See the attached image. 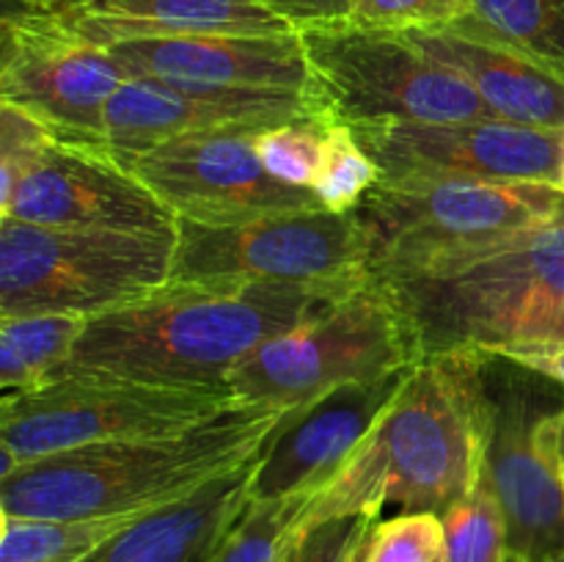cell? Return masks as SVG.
Returning <instances> with one entry per match:
<instances>
[{
  "mask_svg": "<svg viewBox=\"0 0 564 562\" xmlns=\"http://www.w3.org/2000/svg\"><path fill=\"white\" fill-rule=\"evenodd\" d=\"M352 292L169 279L135 301L86 320L75 350L55 378L229 391V375L253 350L319 317Z\"/></svg>",
  "mask_w": 564,
  "mask_h": 562,
  "instance_id": "6da1fadb",
  "label": "cell"
},
{
  "mask_svg": "<svg viewBox=\"0 0 564 562\" xmlns=\"http://www.w3.org/2000/svg\"><path fill=\"white\" fill-rule=\"evenodd\" d=\"M479 353L422 358L303 523L380 518L383 507L444 518L485 477L488 389Z\"/></svg>",
  "mask_w": 564,
  "mask_h": 562,
  "instance_id": "7a4b0ae2",
  "label": "cell"
},
{
  "mask_svg": "<svg viewBox=\"0 0 564 562\" xmlns=\"http://www.w3.org/2000/svg\"><path fill=\"white\" fill-rule=\"evenodd\" d=\"M378 281L411 325L422 358H512L564 347V224L441 253Z\"/></svg>",
  "mask_w": 564,
  "mask_h": 562,
  "instance_id": "3957f363",
  "label": "cell"
},
{
  "mask_svg": "<svg viewBox=\"0 0 564 562\" xmlns=\"http://www.w3.org/2000/svg\"><path fill=\"white\" fill-rule=\"evenodd\" d=\"M284 413L237 402L176 433L39 457L0 477V507L3 516L53 521L147 516L259 455Z\"/></svg>",
  "mask_w": 564,
  "mask_h": 562,
  "instance_id": "277c9868",
  "label": "cell"
},
{
  "mask_svg": "<svg viewBox=\"0 0 564 562\" xmlns=\"http://www.w3.org/2000/svg\"><path fill=\"white\" fill-rule=\"evenodd\" d=\"M174 235L53 229L0 218V317H97L171 279Z\"/></svg>",
  "mask_w": 564,
  "mask_h": 562,
  "instance_id": "5b68a950",
  "label": "cell"
},
{
  "mask_svg": "<svg viewBox=\"0 0 564 562\" xmlns=\"http://www.w3.org/2000/svg\"><path fill=\"white\" fill-rule=\"evenodd\" d=\"M419 361L411 325L391 292L372 279L301 328L264 342L229 375V391L246 406L290 411Z\"/></svg>",
  "mask_w": 564,
  "mask_h": 562,
  "instance_id": "8992f818",
  "label": "cell"
},
{
  "mask_svg": "<svg viewBox=\"0 0 564 562\" xmlns=\"http://www.w3.org/2000/svg\"><path fill=\"white\" fill-rule=\"evenodd\" d=\"M356 215L369 235L372 279H389L441 253L564 224V191L538 182H378Z\"/></svg>",
  "mask_w": 564,
  "mask_h": 562,
  "instance_id": "52a82bcc",
  "label": "cell"
},
{
  "mask_svg": "<svg viewBox=\"0 0 564 562\" xmlns=\"http://www.w3.org/2000/svg\"><path fill=\"white\" fill-rule=\"evenodd\" d=\"M482 372L485 479L505 516L510 562H551L564 554V479L556 446L564 389L505 356H485Z\"/></svg>",
  "mask_w": 564,
  "mask_h": 562,
  "instance_id": "ba28073f",
  "label": "cell"
},
{
  "mask_svg": "<svg viewBox=\"0 0 564 562\" xmlns=\"http://www.w3.org/2000/svg\"><path fill=\"white\" fill-rule=\"evenodd\" d=\"M237 406L229 391L171 389L113 378H55L3 395L0 477L22 463L105 441L176 433Z\"/></svg>",
  "mask_w": 564,
  "mask_h": 562,
  "instance_id": "9c48e42d",
  "label": "cell"
},
{
  "mask_svg": "<svg viewBox=\"0 0 564 562\" xmlns=\"http://www.w3.org/2000/svg\"><path fill=\"white\" fill-rule=\"evenodd\" d=\"M319 99L334 125L471 121L488 108L471 83L441 64L411 33L356 22L301 31Z\"/></svg>",
  "mask_w": 564,
  "mask_h": 562,
  "instance_id": "30bf717a",
  "label": "cell"
},
{
  "mask_svg": "<svg viewBox=\"0 0 564 562\" xmlns=\"http://www.w3.org/2000/svg\"><path fill=\"white\" fill-rule=\"evenodd\" d=\"M171 279L358 290L372 281L369 235L356 213L268 215L242 224L176 220Z\"/></svg>",
  "mask_w": 564,
  "mask_h": 562,
  "instance_id": "8fae6325",
  "label": "cell"
},
{
  "mask_svg": "<svg viewBox=\"0 0 564 562\" xmlns=\"http://www.w3.org/2000/svg\"><path fill=\"white\" fill-rule=\"evenodd\" d=\"M259 132L218 130L116 154L176 220L224 226L268 215L325 209L308 187L275 180L257 154Z\"/></svg>",
  "mask_w": 564,
  "mask_h": 562,
  "instance_id": "7c38bea8",
  "label": "cell"
},
{
  "mask_svg": "<svg viewBox=\"0 0 564 562\" xmlns=\"http://www.w3.org/2000/svg\"><path fill=\"white\" fill-rule=\"evenodd\" d=\"M380 182H538L562 187L564 127L501 119L380 121L352 127Z\"/></svg>",
  "mask_w": 564,
  "mask_h": 562,
  "instance_id": "4fadbf2b",
  "label": "cell"
},
{
  "mask_svg": "<svg viewBox=\"0 0 564 562\" xmlns=\"http://www.w3.org/2000/svg\"><path fill=\"white\" fill-rule=\"evenodd\" d=\"M0 25V102L31 116L55 141L108 149L105 114L127 80L113 53L22 17H3Z\"/></svg>",
  "mask_w": 564,
  "mask_h": 562,
  "instance_id": "5bb4252c",
  "label": "cell"
},
{
  "mask_svg": "<svg viewBox=\"0 0 564 562\" xmlns=\"http://www.w3.org/2000/svg\"><path fill=\"white\" fill-rule=\"evenodd\" d=\"M0 218L86 231L174 235L165 204L108 149L77 147L53 136L0 193Z\"/></svg>",
  "mask_w": 564,
  "mask_h": 562,
  "instance_id": "9a60e30c",
  "label": "cell"
},
{
  "mask_svg": "<svg viewBox=\"0 0 564 562\" xmlns=\"http://www.w3.org/2000/svg\"><path fill=\"white\" fill-rule=\"evenodd\" d=\"M303 119L334 125L323 105L303 94L127 77L105 114V141L113 154H132L193 132H264Z\"/></svg>",
  "mask_w": 564,
  "mask_h": 562,
  "instance_id": "2e32d148",
  "label": "cell"
},
{
  "mask_svg": "<svg viewBox=\"0 0 564 562\" xmlns=\"http://www.w3.org/2000/svg\"><path fill=\"white\" fill-rule=\"evenodd\" d=\"M408 375L411 369L367 383H347L306 406L290 408L259 452L251 499L323 490L400 395Z\"/></svg>",
  "mask_w": 564,
  "mask_h": 562,
  "instance_id": "e0dca14e",
  "label": "cell"
},
{
  "mask_svg": "<svg viewBox=\"0 0 564 562\" xmlns=\"http://www.w3.org/2000/svg\"><path fill=\"white\" fill-rule=\"evenodd\" d=\"M108 50L127 77H163L248 91L303 94L323 105L301 31L185 33L132 39Z\"/></svg>",
  "mask_w": 564,
  "mask_h": 562,
  "instance_id": "ac0fdd59",
  "label": "cell"
},
{
  "mask_svg": "<svg viewBox=\"0 0 564 562\" xmlns=\"http://www.w3.org/2000/svg\"><path fill=\"white\" fill-rule=\"evenodd\" d=\"M3 17H22L99 47L185 33L295 31L262 0H3Z\"/></svg>",
  "mask_w": 564,
  "mask_h": 562,
  "instance_id": "d6986e66",
  "label": "cell"
},
{
  "mask_svg": "<svg viewBox=\"0 0 564 562\" xmlns=\"http://www.w3.org/2000/svg\"><path fill=\"white\" fill-rule=\"evenodd\" d=\"M257 461L259 455H253L185 499L135 518L88 562H213L218 545L251 501Z\"/></svg>",
  "mask_w": 564,
  "mask_h": 562,
  "instance_id": "ffe728a7",
  "label": "cell"
},
{
  "mask_svg": "<svg viewBox=\"0 0 564 562\" xmlns=\"http://www.w3.org/2000/svg\"><path fill=\"white\" fill-rule=\"evenodd\" d=\"M433 58L460 72L490 119L538 130L564 127V77L527 55L455 28L408 31Z\"/></svg>",
  "mask_w": 564,
  "mask_h": 562,
  "instance_id": "44dd1931",
  "label": "cell"
},
{
  "mask_svg": "<svg viewBox=\"0 0 564 562\" xmlns=\"http://www.w3.org/2000/svg\"><path fill=\"white\" fill-rule=\"evenodd\" d=\"M446 28L510 47L564 77V0H471Z\"/></svg>",
  "mask_w": 564,
  "mask_h": 562,
  "instance_id": "7402d4cb",
  "label": "cell"
},
{
  "mask_svg": "<svg viewBox=\"0 0 564 562\" xmlns=\"http://www.w3.org/2000/svg\"><path fill=\"white\" fill-rule=\"evenodd\" d=\"M86 328L77 314L0 317V389L3 395L36 389L55 378Z\"/></svg>",
  "mask_w": 564,
  "mask_h": 562,
  "instance_id": "603a6c76",
  "label": "cell"
},
{
  "mask_svg": "<svg viewBox=\"0 0 564 562\" xmlns=\"http://www.w3.org/2000/svg\"><path fill=\"white\" fill-rule=\"evenodd\" d=\"M135 518L141 516L80 518V521L3 516L0 562H88Z\"/></svg>",
  "mask_w": 564,
  "mask_h": 562,
  "instance_id": "cb8c5ba5",
  "label": "cell"
},
{
  "mask_svg": "<svg viewBox=\"0 0 564 562\" xmlns=\"http://www.w3.org/2000/svg\"><path fill=\"white\" fill-rule=\"evenodd\" d=\"M317 494L319 490L281 499H251L240 521L218 545L213 562H275Z\"/></svg>",
  "mask_w": 564,
  "mask_h": 562,
  "instance_id": "d4e9b609",
  "label": "cell"
},
{
  "mask_svg": "<svg viewBox=\"0 0 564 562\" xmlns=\"http://www.w3.org/2000/svg\"><path fill=\"white\" fill-rule=\"evenodd\" d=\"M380 182V169L350 125H328L323 141V165L312 191L330 213H356Z\"/></svg>",
  "mask_w": 564,
  "mask_h": 562,
  "instance_id": "484cf974",
  "label": "cell"
},
{
  "mask_svg": "<svg viewBox=\"0 0 564 562\" xmlns=\"http://www.w3.org/2000/svg\"><path fill=\"white\" fill-rule=\"evenodd\" d=\"M446 562H510L507 527L488 479L444 516Z\"/></svg>",
  "mask_w": 564,
  "mask_h": 562,
  "instance_id": "4316f807",
  "label": "cell"
},
{
  "mask_svg": "<svg viewBox=\"0 0 564 562\" xmlns=\"http://www.w3.org/2000/svg\"><path fill=\"white\" fill-rule=\"evenodd\" d=\"M444 518L435 512H400L375 521L358 562H444Z\"/></svg>",
  "mask_w": 564,
  "mask_h": 562,
  "instance_id": "83f0119b",
  "label": "cell"
},
{
  "mask_svg": "<svg viewBox=\"0 0 564 562\" xmlns=\"http://www.w3.org/2000/svg\"><path fill=\"white\" fill-rule=\"evenodd\" d=\"M328 121L303 119L273 127L253 138L257 154L275 180L312 191L323 165V141Z\"/></svg>",
  "mask_w": 564,
  "mask_h": 562,
  "instance_id": "f1b7e54d",
  "label": "cell"
},
{
  "mask_svg": "<svg viewBox=\"0 0 564 562\" xmlns=\"http://www.w3.org/2000/svg\"><path fill=\"white\" fill-rule=\"evenodd\" d=\"M375 521L378 518L352 512L317 523H301L275 562H358Z\"/></svg>",
  "mask_w": 564,
  "mask_h": 562,
  "instance_id": "f546056e",
  "label": "cell"
},
{
  "mask_svg": "<svg viewBox=\"0 0 564 562\" xmlns=\"http://www.w3.org/2000/svg\"><path fill=\"white\" fill-rule=\"evenodd\" d=\"M471 0H352L356 25L378 31H435L466 17Z\"/></svg>",
  "mask_w": 564,
  "mask_h": 562,
  "instance_id": "4dcf8cb0",
  "label": "cell"
},
{
  "mask_svg": "<svg viewBox=\"0 0 564 562\" xmlns=\"http://www.w3.org/2000/svg\"><path fill=\"white\" fill-rule=\"evenodd\" d=\"M262 3L281 20L290 22L295 31L352 20V0H262Z\"/></svg>",
  "mask_w": 564,
  "mask_h": 562,
  "instance_id": "1f68e13d",
  "label": "cell"
},
{
  "mask_svg": "<svg viewBox=\"0 0 564 562\" xmlns=\"http://www.w3.org/2000/svg\"><path fill=\"white\" fill-rule=\"evenodd\" d=\"M510 361L521 364V367H529V369H534V372L545 375V378L556 380V383H560L564 389V347H556V350H549V353H529V356H512Z\"/></svg>",
  "mask_w": 564,
  "mask_h": 562,
  "instance_id": "d6a6232c",
  "label": "cell"
},
{
  "mask_svg": "<svg viewBox=\"0 0 564 562\" xmlns=\"http://www.w3.org/2000/svg\"><path fill=\"white\" fill-rule=\"evenodd\" d=\"M556 446H560V466L564 479V411L560 413V422H556Z\"/></svg>",
  "mask_w": 564,
  "mask_h": 562,
  "instance_id": "836d02e7",
  "label": "cell"
},
{
  "mask_svg": "<svg viewBox=\"0 0 564 562\" xmlns=\"http://www.w3.org/2000/svg\"><path fill=\"white\" fill-rule=\"evenodd\" d=\"M551 562H564V554H562V556H556V560H551Z\"/></svg>",
  "mask_w": 564,
  "mask_h": 562,
  "instance_id": "e575fe53",
  "label": "cell"
},
{
  "mask_svg": "<svg viewBox=\"0 0 564 562\" xmlns=\"http://www.w3.org/2000/svg\"><path fill=\"white\" fill-rule=\"evenodd\" d=\"M562 191H564V171H562Z\"/></svg>",
  "mask_w": 564,
  "mask_h": 562,
  "instance_id": "d590c367",
  "label": "cell"
},
{
  "mask_svg": "<svg viewBox=\"0 0 564 562\" xmlns=\"http://www.w3.org/2000/svg\"><path fill=\"white\" fill-rule=\"evenodd\" d=\"M444 562H446V560H444Z\"/></svg>",
  "mask_w": 564,
  "mask_h": 562,
  "instance_id": "8d00e7d4",
  "label": "cell"
}]
</instances>
